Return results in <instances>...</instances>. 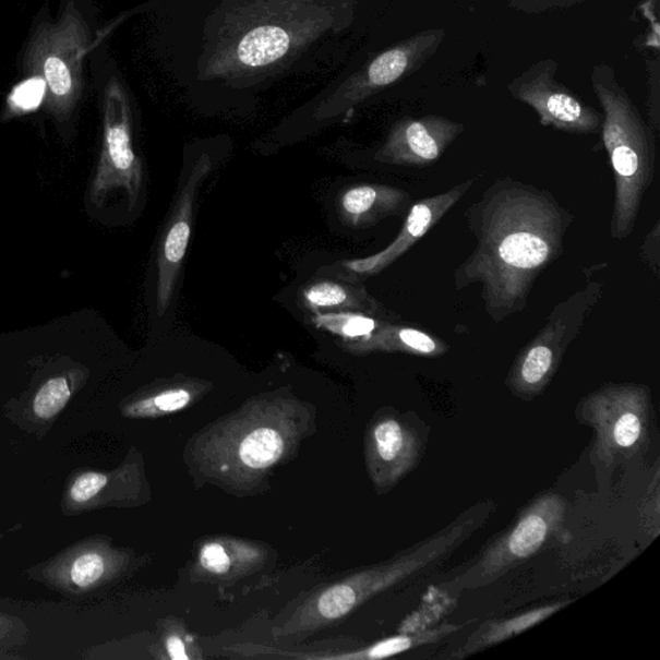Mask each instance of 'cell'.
Segmentation results:
<instances>
[{
	"mask_svg": "<svg viewBox=\"0 0 660 660\" xmlns=\"http://www.w3.org/2000/svg\"><path fill=\"white\" fill-rule=\"evenodd\" d=\"M91 41L80 10L69 3L59 23L43 25L26 53V69L45 83V105L59 120H67L83 92V62Z\"/></svg>",
	"mask_w": 660,
	"mask_h": 660,
	"instance_id": "cell-7",
	"label": "cell"
},
{
	"mask_svg": "<svg viewBox=\"0 0 660 660\" xmlns=\"http://www.w3.org/2000/svg\"><path fill=\"white\" fill-rule=\"evenodd\" d=\"M444 39L443 28H430L380 53L363 71L352 77L350 88H347L340 105L331 117L352 109L388 85L417 73L437 53Z\"/></svg>",
	"mask_w": 660,
	"mask_h": 660,
	"instance_id": "cell-13",
	"label": "cell"
},
{
	"mask_svg": "<svg viewBox=\"0 0 660 660\" xmlns=\"http://www.w3.org/2000/svg\"><path fill=\"white\" fill-rule=\"evenodd\" d=\"M211 170L212 160L209 155L199 156L176 196L172 213H170L169 221L165 231H163L158 260H156V265H158L156 311H158L159 316L166 314L170 301H172L176 284L179 280L183 261L189 250L199 190H201Z\"/></svg>",
	"mask_w": 660,
	"mask_h": 660,
	"instance_id": "cell-12",
	"label": "cell"
},
{
	"mask_svg": "<svg viewBox=\"0 0 660 660\" xmlns=\"http://www.w3.org/2000/svg\"><path fill=\"white\" fill-rule=\"evenodd\" d=\"M316 409L287 388L251 397L199 431L184 449L190 477L237 496L266 491L276 468L314 434Z\"/></svg>",
	"mask_w": 660,
	"mask_h": 660,
	"instance_id": "cell-2",
	"label": "cell"
},
{
	"mask_svg": "<svg viewBox=\"0 0 660 660\" xmlns=\"http://www.w3.org/2000/svg\"><path fill=\"white\" fill-rule=\"evenodd\" d=\"M311 322L316 329L328 332L344 340H352L371 336L387 321L363 312L340 311L315 314Z\"/></svg>",
	"mask_w": 660,
	"mask_h": 660,
	"instance_id": "cell-24",
	"label": "cell"
},
{
	"mask_svg": "<svg viewBox=\"0 0 660 660\" xmlns=\"http://www.w3.org/2000/svg\"><path fill=\"white\" fill-rule=\"evenodd\" d=\"M660 223L657 221L644 240L641 247V259L648 264L652 274L659 278L660 273Z\"/></svg>",
	"mask_w": 660,
	"mask_h": 660,
	"instance_id": "cell-30",
	"label": "cell"
},
{
	"mask_svg": "<svg viewBox=\"0 0 660 660\" xmlns=\"http://www.w3.org/2000/svg\"><path fill=\"white\" fill-rule=\"evenodd\" d=\"M572 602L573 600L556 601L549 605L538 607L528 610V612L509 616L506 620L482 623L475 633L468 636L464 647L454 652L453 657L464 659L477 655L479 651L495 647V645L508 641L511 638L519 636L525 631L549 620L553 614L562 612Z\"/></svg>",
	"mask_w": 660,
	"mask_h": 660,
	"instance_id": "cell-21",
	"label": "cell"
},
{
	"mask_svg": "<svg viewBox=\"0 0 660 660\" xmlns=\"http://www.w3.org/2000/svg\"><path fill=\"white\" fill-rule=\"evenodd\" d=\"M477 181V177L468 179L444 191V193L421 199V201L411 204L406 221H404L401 230L392 241V244L379 253L369 255V257L343 261L339 262V265L346 272L363 276V278H372V276L385 272L386 268L403 257L411 247L428 236L442 221V218L448 215L454 205H457L460 199L471 190Z\"/></svg>",
	"mask_w": 660,
	"mask_h": 660,
	"instance_id": "cell-15",
	"label": "cell"
},
{
	"mask_svg": "<svg viewBox=\"0 0 660 660\" xmlns=\"http://www.w3.org/2000/svg\"><path fill=\"white\" fill-rule=\"evenodd\" d=\"M212 383L199 379L175 377L160 383V386L140 399L128 404L124 416L131 418H158L173 415L193 406L208 394Z\"/></svg>",
	"mask_w": 660,
	"mask_h": 660,
	"instance_id": "cell-20",
	"label": "cell"
},
{
	"mask_svg": "<svg viewBox=\"0 0 660 660\" xmlns=\"http://www.w3.org/2000/svg\"><path fill=\"white\" fill-rule=\"evenodd\" d=\"M592 88L604 116L602 142L614 175V205L610 237L633 236L645 194L655 181L657 136L616 77L613 67L596 65Z\"/></svg>",
	"mask_w": 660,
	"mask_h": 660,
	"instance_id": "cell-4",
	"label": "cell"
},
{
	"mask_svg": "<svg viewBox=\"0 0 660 660\" xmlns=\"http://www.w3.org/2000/svg\"><path fill=\"white\" fill-rule=\"evenodd\" d=\"M566 513L563 495L553 492L538 495L517 516L513 527L494 538L467 571L442 585L457 593L491 586L537 555L562 529Z\"/></svg>",
	"mask_w": 660,
	"mask_h": 660,
	"instance_id": "cell-8",
	"label": "cell"
},
{
	"mask_svg": "<svg viewBox=\"0 0 660 660\" xmlns=\"http://www.w3.org/2000/svg\"><path fill=\"white\" fill-rule=\"evenodd\" d=\"M584 0H507V3L517 11L525 13H542L555 9H569Z\"/></svg>",
	"mask_w": 660,
	"mask_h": 660,
	"instance_id": "cell-29",
	"label": "cell"
},
{
	"mask_svg": "<svg viewBox=\"0 0 660 660\" xmlns=\"http://www.w3.org/2000/svg\"><path fill=\"white\" fill-rule=\"evenodd\" d=\"M144 168L133 147L130 103L122 85L112 77L105 91L101 155L89 189L91 203L103 207L116 190H124L131 208L137 204Z\"/></svg>",
	"mask_w": 660,
	"mask_h": 660,
	"instance_id": "cell-10",
	"label": "cell"
},
{
	"mask_svg": "<svg viewBox=\"0 0 660 660\" xmlns=\"http://www.w3.org/2000/svg\"><path fill=\"white\" fill-rule=\"evenodd\" d=\"M473 251L453 274L460 292L480 287L494 324L520 314L539 276L562 257L574 215L550 190L502 176L466 211Z\"/></svg>",
	"mask_w": 660,
	"mask_h": 660,
	"instance_id": "cell-1",
	"label": "cell"
},
{
	"mask_svg": "<svg viewBox=\"0 0 660 660\" xmlns=\"http://www.w3.org/2000/svg\"><path fill=\"white\" fill-rule=\"evenodd\" d=\"M651 413V388L640 383H607L581 397L576 417L595 432L591 460L601 484L648 445Z\"/></svg>",
	"mask_w": 660,
	"mask_h": 660,
	"instance_id": "cell-5",
	"label": "cell"
},
{
	"mask_svg": "<svg viewBox=\"0 0 660 660\" xmlns=\"http://www.w3.org/2000/svg\"><path fill=\"white\" fill-rule=\"evenodd\" d=\"M267 559L264 544L236 537H211L197 545L193 573L205 581H231L262 569Z\"/></svg>",
	"mask_w": 660,
	"mask_h": 660,
	"instance_id": "cell-17",
	"label": "cell"
},
{
	"mask_svg": "<svg viewBox=\"0 0 660 660\" xmlns=\"http://www.w3.org/2000/svg\"><path fill=\"white\" fill-rule=\"evenodd\" d=\"M602 290L601 283L590 281L555 304L543 328L523 347L509 368L505 383L511 395L530 403L549 388L567 349L598 307Z\"/></svg>",
	"mask_w": 660,
	"mask_h": 660,
	"instance_id": "cell-6",
	"label": "cell"
},
{
	"mask_svg": "<svg viewBox=\"0 0 660 660\" xmlns=\"http://www.w3.org/2000/svg\"><path fill=\"white\" fill-rule=\"evenodd\" d=\"M411 197L406 190L387 184L363 183L347 189L339 199V215L353 229H367L392 216L406 213Z\"/></svg>",
	"mask_w": 660,
	"mask_h": 660,
	"instance_id": "cell-19",
	"label": "cell"
},
{
	"mask_svg": "<svg viewBox=\"0 0 660 660\" xmlns=\"http://www.w3.org/2000/svg\"><path fill=\"white\" fill-rule=\"evenodd\" d=\"M338 345L352 355L382 352L437 359L449 352V345L442 338L397 322H385L371 336L352 340L340 339Z\"/></svg>",
	"mask_w": 660,
	"mask_h": 660,
	"instance_id": "cell-18",
	"label": "cell"
},
{
	"mask_svg": "<svg viewBox=\"0 0 660 660\" xmlns=\"http://www.w3.org/2000/svg\"><path fill=\"white\" fill-rule=\"evenodd\" d=\"M71 396L69 382L63 377L49 380L41 386L37 396H35L33 409L34 413L43 420L52 418L63 407L67 406Z\"/></svg>",
	"mask_w": 660,
	"mask_h": 660,
	"instance_id": "cell-26",
	"label": "cell"
},
{
	"mask_svg": "<svg viewBox=\"0 0 660 660\" xmlns=\"http://www.w3.org/2000/svg\"><path fill=\"white\" fill-rule=\"evenodd\" d=\"M459 595L443 585L430 587L421 605L401 622L397 633H418V631L436 626L456 608Z\"/></svg>",
	"mask_w": 660,
	"mask_h": 660,
	"instance_id": "cell-23",
	"label": "cell"
},
{
	"mask_svg": "<svg viewBox=\"0 0 660 660\" xmlns=\"http://www.w3.org/2000/svg\"><path fill=\"white\" fill-rule=\"evenodd\" d=\"M495 511L496 503L492 500L475 503L435 535L392 559L314 588L286 622L273 629V635L276 638L302 637L344 621L375 596L435 569L484 528Z\"/></svg>",
	"mask_w": 660,
	"mask_h": 660,
	"instance_id": "cell-3",
	"label": "cell"
},
{
	"mask_svg": "<svg viewBox=\"0 0 660 660\" xmlns=\"http://www.w3.org/2000/svg\"><path fill=\"white\" fill-rule=\"evenodd\" d=\"M556 71L557 62L551 59L536 62L508 84L511 96L530 106L543 127L573 134L601 133L602 112L560 83Z\"/></svg>",
	"mask_w": 660,
	"mask_h": 660,
	"instance_id": "cell-11",
	"label": "cell"
},
{
	"mask_svg": "<svg viewBox=\"0 0 660 660\" xmlns=\"http://www.w3.org/2000/svg\"><path fill=\"white\" fill-rule=\"evenodd\" d=\"M106 485H108V477H105L104 473H84L71 488V499L77 503L87 502L101 492Z\"/></svg>",
	"mask_w": 660,
	"mask_h": 660,
	"instance_id": "cell-28",
	"label": "cell"
},
{
	"mask_svg": "<svg viewBox=\"0 0 660 660\" xmlns=\"http://www.w3.org/2000/svg\"><path fill=\"white\" fill-rule=\"evenodd\" d=\"M33 84H26L24 87H20L17 92H14V105H17L21 109H32L38 105L40 98L45 97V83L39 81L35 88H32Z\"/></svg>",
	"mask_w": 660,
	"mask_h": 660,
	"instance_id": "cell-31",
	"label": "cell"
},
{
	"mask_svg": "<svg viewBox=\"0 0 660 660\" xmlns=\"http://www.w3.org/2000/svg\"><path fill=\"white\" fill-rule=\"evenodd\" d=\"M105 560L97 553H85L77 557L73 567H71V580L81 588H87L95 585L104 576Z\"/></svg>",
	"mask_w": 660,
	"mask_h": 660,
	"instance_id": "cell-27",
	"label": "cell"
},
{
	"mask_svg": "<svg viewBox=\"0 0 660 660\" xmlns=\"http://www.w3.org/2000/svg\"><path fill=\"white\" fill-rule=\"evenodd\" d=\"M431 429L416 411H375L364 437L368 477L380 495L393 491L421 465Z\"/></svg>",
	"mask_w": 660,
	"mask_h": 660,
	"instance_id": "cell-9",
	"label": "cell"
},
{
	"mask_svg": "<svg viewBox=\"0 0 660 660\" xmlns=\"http://www.w3.org/2000/svg\"><path fill=\"white\" fill-rule=\"evenodd\" d=\"M358 278L359 276L351 273L319 275L300 290L302 307L314 315L324 312L353 311L377 316L387 322H399L400 316L375 300Z\"/></svg>",
	"mask_w": 660,
	"mask_h": 660,
	"instance_id": "cell-16",
	"label": "cell"
},
{
	"mask_svg": "<svg viewBox=\"0 0 660 660\" xmlns=\"http://www.w3.org/2000/svg\"><path fill=\"white\" fill-rule=\"evenodd\" d=\"M463 628L458 624L439 623L434 627L418 631V633L401 634L383 638L369 647L350 651L351 660H377L403 655L411 649L424 647L444 640Z\"/></svg>",
	"mask_w": 660,
	"mask_h": 660,
	"instance_id": "cell-22",
	"label": "cell"
},
{
	"mask_svg": "<svg viewBox=\"0 0 660 660\" xmlns=\"http://www.w3.org/2000/svg\"><path fill=\"white\" fill-rule=\"evenodd\" d=\"M161 648L165 651L163 658L170 660H194L202 659V650L199 649L193 635L188 633L179 621H166L165 631L161 636Z\"/></svg>",
	"mask_w": 660,
	"mask_h": 660,
	"instance_id": "cell-25",
	"label": "cell"
},
{
	"mask_svg": "<svg viewBox=\"0 0 660 660\" xmlns=\"http://www.w3.org/2000/svg\"><path fill=\"white\" fill-rule=\"evenodd\" d=\"M464 132L463 123L435 113L403 119L392 128L374 159L389 166L429 167L442 159Z\"/></svg>",
	"mask_w": 660,
	"mask_h": 660,
	"instance_id": "cell-14",
	"label": "cell"
}]
</instances>
